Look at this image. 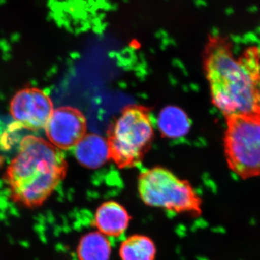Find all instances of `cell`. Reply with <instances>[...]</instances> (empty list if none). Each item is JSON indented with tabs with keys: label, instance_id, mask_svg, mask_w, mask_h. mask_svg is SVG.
I'll use <instances>...</instances> for the list:
<instances>
[{
	"label": "cell",
	"instance_id": "obj_1",
	"mask_svg": "<svg viewBox=\"0 0 260 260\" xmlns=\"http://www.w3.org/2000/svg\"><path fill=\"white\" fill-rule=\"evenodd\" d=\"M259 52L251 48L241 57L234 55L231 43L210 37L204 51V69L214 105L225 117L259 114L255 85L260 68Z\"/></svg>",
	"mask_w": 260,
	"mask_h": 260
},
{
	"label": "cell",
	"instance_id": "obj_2",
	"mask_svg": "<svg viewBox=\"0 0 260 260\" xmlns=\"http://www.w3.org/2000/svg\"><path fill=\"white\" fill-rule=\"evenodd\" d=\"M68 162L64 154L49 141L28 135L5 174L10 200L29 210L42 207L64 180Z\"/></svg>",
	"mask_w": 260,
	"mask_h": 260
},
{
	"label": "cell",
	"instance_id": "obj_3",
	"mask_svg": "<svg viewBox=\"0 0 260 260\" xmlns=\"http://www.w3.org/2000/svg\"><path fill=\"white\" fill-rule=\"evenodd\" d=\"M138 191L147 206L194 218L203 214V200L190 183L165 168L153 167L140 173Z\"/></svg>",
	"mask_w": 260,
	"mask_h": 260
},
{
	"label": "cell",
	"instance_id": "obj_4",
	"mask_svg": "<svg viewBox=\"0 0 260 260\" xmlns=\"http://www.w3.org/2000/svg\"><path fill=\"white\" fill-rule=\"evenodd\" d=\"M153 134L148 109L140 106L125 108L109 133L111 159L120 169L136 167L150 148Z\"/></svg>",
	"mask_w": 260,
	"mask_h": 260
},
{
	"label": "cell",
	"instance_id": "obj_5",
	"mask_svg": "<svg viewBox=\"0 0 260 260\" xmlns=\"http://www.w3.org/2000/svg\"><path fill=\"white\" fill-rule=\"evenodd\" d=\"M224 151L229 169L243 179L260 176V115L225 117Z\"/></svg>",
	"mask_w": 260,
	"mask_h": 260
},
{
	"label": "cell",
	"instance_id": "obj_6",
	"mask_svg": "<svg viewBox=\"0 0 260 260\" xmlns=\"http://www.w3.org/2000/svg\"><path fill=\"white\" fill-rule=\"evenodd\" d=\"M54 110L51 98L34 87L19 90L10 104V114L18 128L29 130L45 128Z\"/></svg>",
	"mask_w": 260,
	"mask_h": 260
},
{
	"label": "cell",
	"instance_id": "obj_7",
	"mask_svg": "<svg viewBox=\"0 0 260 260\" xmlns=\"http://www.w3.org/2000/svg\"><path fill=\"white\" fill-rule=\"evenodd\" d=\"M86 119L78 109L61 107L53 112L45 129L49 143L56 148H73L86 135Z\"/></svg>",
	"mask_w": 260,
	"mask_h": 260
},
{
	"label": "cell",
	"instance_id": "obj_8",
	"mask_svg": "<svg viewBox=\"0 0 260 260\" xmlns=\"http://www.w3.org/2000/svg\"><path fill=\"white\" fill-rule=\"evenodd\" d=\"M130 221L131 216L125 207L114 200L99 205L93 219L96 231L108 238L121 237L127 230Z\"/></svg>",
	"mask_w": 260,
	"mask_h": 260
},
{
	"label": "cell",
	"instance_id": "obj_9",
	"mask_svg": "<svg viewBox=\"0 0 260 260\" xmlns=\"http://www.w3.org/2000/svg\"><path fill=\"white\" fill-rule=\"evenodd\" d=\"M74 153L77 160L90 169L102 167L111 159L107 140L96 134L85 135L75 145Z\"/></svg>",
	"mask_w": 260,
	"mask_h": 260
},
{
	"label": "cell",
	"instance_id": "obj_10",
	"mask_svg": "<svg viewBox=\"0 0 260 260\" xmlns=\"http://www.w3.org/2000/svg\"><path fill=\"white\" fill-rule=\"evenodd\" d=\"M112 244L109 238L95 231L80 238L76 253L78 260H110Z\"/></svg>",
	"mask_w": 260,
	"mask_h": 260
},
{
	"label": "cell",
	"instance_id": "obj_11",
	"mask_svg": "<svg viewBox=\"0 0 260 260\" xmlns=\"http://www.w3.org/2000/svg\"><path fill=\"white\" fill-rule=\"evenodd\" d=\"M157 125L164 137L177 139L189 133L191 122L182 109L169 106L164 108L159 114Z\"/></svg>",
	"mask_w": 260,
	"mask_h": 260
},
{
	"label": "cell",
	"instance_id": "obj_12",
	"mask_svg": "<svg viewBox=\"0 0 260 260\" xmlns=\"http://www.w3.org/2000/svg\"><path fill=\"white\" fill-rule=\"evenodd\" d=\"M119 255L121 260H155L157 247L151 238L134 234L121 243Z\"/></svg>",
	"mask_w": 260,
	"mask_h": 260
},
{
	"label": "cell",
	"instance_id": "obj_13",
	"mask_svg": "<svg viewBox=\"0 0 260 260\" xmlns=\"http://www.w3.org/2000/svg\"><path fill=\"white\" fill-rule=\"evenodd\" d=\"M255 95L256 104H257L258 110H259L260 114V68L256 80Z\"/></svg>",
	"mask_w": 260,
	"mask_h": 260
}]
</instances>
